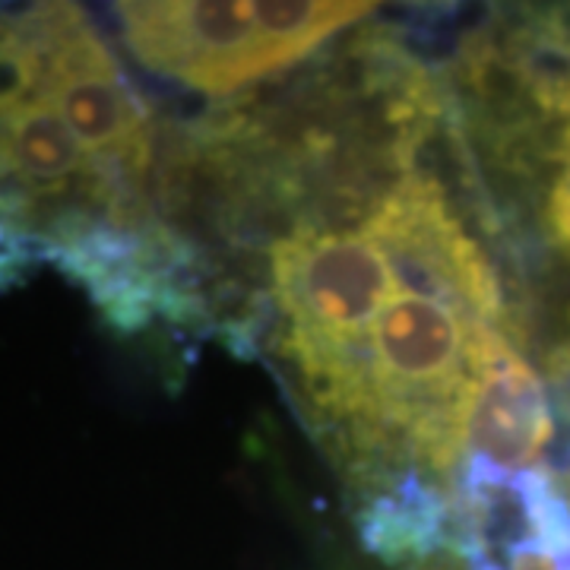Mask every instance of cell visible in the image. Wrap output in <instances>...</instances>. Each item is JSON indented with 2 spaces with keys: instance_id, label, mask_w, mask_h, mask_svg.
Returning <instances> with one entry per match:
<instances>
[{
  "instance_id": "cell-1",
  "label": "cell",
  "mask_w": 570,
  "mask_h": 570,
  "mask_svg": "<svg viewBox=\"0 0 570 570\" xmlns=\"http://www.w3.org/2000/svg\"><path fill=\"white\" fill-rule=\"evenodd\" d=\"M156 225L149 194L96 159L67 121L36 13L0 7V292L41 264L73 279L105 247Z\"/></svg>"
},
{
  "instance_id": "cell-2",
  "label": "cell",
  "mask_w": 570,
  "mask_h": 570,
  "mask_svg": "<svg viewBox=\"0 0 570 570\" xmlns=\"http://www.w3.org/2000/svg\"><path fill=\"white\" fill-rule=\"evenodd\" d=\"M269 285L307 403L330 425L352 428L365 412L367 333L400 292L390 254L365 228L295 225L269 247Z\"/></svg>"
},
{
  "instance_id": "cell-3",
  "label": "cell",
  "mask_w": 570,
  "mask_h": 570,
  "mask_svg": "<svg viewBox=\"0 0 570 570\" xmlns=\"http://www.w3.org/2000/svg\"><path fill=\"white\" fill-rule=\"evenodd\" d=\"M127 51L187 89L228 96L305 61L326 39L365 20L377 3L273 0V3H115Z\"/></svg>"
},
{
  "instance_id": "cell-4",
  "label": "cell",
  "mask_w": 570,
  "mask_h": 570,
  "mask_svg": "<svg viewBox=\"0 0 570 570\" xmlns=\"http://www.w3.org/2000/svg\"><path fill=\"white\" fill-rule=\"evenodd\" d=\"M362 228L381 242L409 288L448 298L479 324L498 326L504 317L494 269L434 178L422 171L396 178Z\"/></svg>"
},
{
  "instance_id": "cell-5",
  "label": "cell",
  "mask_w": 570,
  "mask_h": 570,
  "mask_svg": "<svg viewBox=\"0 0 570 570\" xmlns=\"http://www.w3.org/2000/svg\"><path fill=\"white\" fill-rule=\"evenodd\" d=\"M551 431L554 422L542 377L498 326H475V367L463 412L456 485H504L530 472L549 448Z\"/></svg>"
},
{
  "instance_id": "cell-6",
  "label": "cell",
  "mask_w": 570,
  "mask_h": 570,
  "mask_svg": "<svg viewBox=\"0 0 570 570\" xmlns=\"http://www.w3.org/2000/svg\"><path fill=\"white\" fill-rule=\"evenodd\" d=\"M546 223H549L551 242L570 254V127L561 137L558 149V171L549 190V206H546Z\"/></svg>"
},
{
  "instance_id": "cell-7",
  "label": "cell",
  "mask_w": 570,
  "mask_h": 570,
  "mask_svg": "<svg viewBox=\"0 0 570 570\" xmlns=\"http://www.w3.org/2000/svg\"><path fill=\"white\" fill-rule=\"evenodd\" d=\"M546 377H549L551 396H554V406L561 412V419L570 422V336L549 352Z\"/></svg>"
},
{
  "instance_id": "cell-8",
  "label": "cell",
  "mask_w": 570,
  "mask_h": 570,
  "mask_svg": "<svg viewBox=\"0 0 570 570\" xmlns=\"http://www.w3.org/2000/svg\"><path fill=\"white\" fill-rule=\"evenodd\" d=\"M558 479V485H561V491H564V498H568V504H570V460H568V466L561 469V475H554Z\"/></svg>"
}]
</instances>
